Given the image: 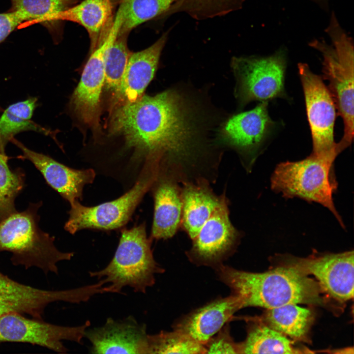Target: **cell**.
Returning <instances> with one entry per match:
<instances>
[{"label": "cell", "mask_w": 354, "mask_h": 354, "mask_svg": "<svg viewBox=\"0 0 354 354\" xmlns=\"http://www.w3.org/2000/svg\"><path fill=\"white\" fill-rule=\"evenodd\" d=\"M215 269L219 279L238 299L241 308L252 306L269 309L289 304L321 303L319 285L292 266L262 273L240 270L223 264Z\"/></svg>", "instance_id": "6da1fadb"}, {"label": "cell", "mask_w": 354, "mask_h": 354, "mask_svg": "<svg viewBox=\"0 0 354 354\" xmlns=\"http://www.w3.org/2000/svg\"><path fill=\"white\" fill-rule=\"evenodd\" d=\"M42 205V202L30 203L24 211H17L0 223V252L11 253L10 260L15 266L26 269L36 266L46 274H58L57 263L70 260L74 253L59 250L55 237L40 229L37 211Z\"/></svg>", "instance_id": "7a4b0ae2"}, {"label": "cell", "mask_w": 354, "mask_h": 354, "mask_svg": "<svg viewBox=\"0 0 354 354\" xmlns=\"http://www.w3.org/2000/svg\"><path fill=\"white\" fill-rule=\"evenodd\" d=\"M145 223L123 229L118 245L109 263L103 269L89 271V276L102 280L107 293H120L125 287L145 293L152 286L155 275L163 269L155 260Z\"/></svg>", "instance_id": "3957f363"}, {"label": "cell", "mask_w": 354, "mask_h": 354, "mask_svg": "<svg viewBox=\"0 0 354 354\" xmlns=\"http://www.w3.org/2000/svg\"><path fill=\"white\" fill-rule=\"evenodd\" d=\"M335 159L311 153L301 160L281 162L271 175V188L287 199L297 197L320 204L328 209L345 228L332 198L337 188L333 169Z\"/></svg>", "instance_id": "277c9868"}, {"label": "cell", "mask_w": 354, "mask_h": 354, "mask_svg": "<svg viewBox=\"0 0 354 354\" xmlns=\"http://www.w3.org/2000/svg\"><path fill=\"white\" fill-rule=\"evenodd\" d=\"M333 46L314 41L311 45L323 56V77L334 100L337 114L342 118L344 134L337 143L344 150L354 137V49L351 40L339 26L334 17L327 29Z\"/></svg>", "instance_id": "5b68a950"}, {"label": "cell", "mask_w": 354, "mask_h": 354, "mask_svg": "<svg viewBox=\"0 0 354 354\" xmlns=\"http://www.w3.org/2000/svg\"><path fill=\"white\" fill-rule=\"evenodd\" d=\"M158 169V162L147 160L134 185L116 200L93 206H84L79 201L70 204L65 230L74 234L85 229L111 230L122 228L150 189Z\"/></svg>", "instance_id": "8992f818"}, {"label": "cell", "mask_w": 354, "mask_h": 354, "mask_svg": "<svg viewBox=\"0 0 354 354\" xmlns=\"http://www.w3.org/2000/svg\"><path fill=\"white\" fill-rule=\"evenodd\" d=\"M231 67L236 80L235 94L240 107L253 101L287 97L284 51L266 57H234Z\"/></svg>", "instance_id": "52a82bcc"}, {"label": "cell", "mask_w": 354, "mask_h": 354, "mask_svg": "<svg viewBox=\"0 0 354 354\" xmlns=\"http://www.w3.org/2000/svg\"><path fill=\"white\" fill-rule=\"evenodd\" d=\"M313 143L312 153L336 159L340 151L334 138L336 108L321 76L306 63L298 64Z\"/></svg>", "instance_id": "ba28073f"}, {"label": "cell", "mask_w": 354, "mask_h": 354, "mask_svg": "<svg viewBox=\"0 0 354 354\" xmlns=\"http://www.w3.org/2000/svg\"><path fill=\"white\" fill-rule=\"evenodd\" d=\"M276 123L270 118L268 102L228 118L217 133V143L235 149L249 170L275 130Z\"/></svg>", "instance_id": "9c48e42d"}, {"label": "cell", "mask_w": 354, "mask_h": 354, "mask_svg": "<svg viewBox=\"0 0 354 354\" xmlns=\"http://www.w3.org/2000/svg\"><path fill=\"white\" fill-rule=\"evenodd\" d=\"M97 293L94 284L64 290L39 289L17 282L0 271V316L17 313L42 319L45 308L52 302L80 303Z\"/></svg>", "instance_id": "30bf717a"}, {"label": "cell", "mask_w": 354, "mask_h": 354, "mask_svg": "<svg viewBox=\"0 0 354 354\" xmlns=\"http://www.w3.org/2000/svg\"><path fill=\"white\" fill-rule=\"evenodd\" d=\"M89 321L74 326L50 324L43 319H30L22 314L12 313L0 316V344L4 342L30 343L64 353L67 349L62 341L81 344Z\"/></svg>", "instance_id": "8fae6325"}, {"label": "cell", "mask_w": 354, "mask_h": 354, "mask_svg": "<svg viewBox=\"0 0 354 354\" xmlns=\"http://www.w3.org/2000/svg\"><path fill=\"white\" fill-rule=\"evenodd\" d=\"M239 238V232L231 222L225 196L192 239L187 256L193 264L216 268L232 254Z\"/></svg>", "instance_id": "7c38bea8"}, {"label": "cell", "mask_w": 354, "mask_h": 354, "mask_svg": "<svg viewBox=\"0 0 354 354\" xmlns=\"http://www.w3.org/2000/svg\"><path fill=\"white\" fill-rule=\"evenodd\" d=\"M118 30L117 26L113 24L104 39L93 49L71 97L74 112L84 123L94 129L99 127L100 99L105 83V54Z\"/></svg>", "instance_id": "4fadbf2b"}, {"label": "cell", "mask_w": 354, "mask_h": 354, "mask_svg": "<svg viewBox=\"0 0 354 354\" xmlns=\"http://www.w3.org/2000/svg\"><path fill=\"white\" fill-rule=\"evenodd\" d=\"M353 251L292 260L291 266L312 274L322 289L334 299L346 301L354 297Z\"/></svg>", "instance_id": "5bb4252c"}, {"label": "cell", "mask_w": 354, "mask_h": 354, "mask_svg": "<svg viewBox=\"0 0 354 354\" xmlns=\"http://www.w3.org/2000/svg\"><path fill=\"white\" fill-rule=\"evenodd\" d=\"M146 325L132 316L122 320L107 319L100 326L87 328L84 337L92 354H149Z\"/></svg>", "instance_id": "9a60e30c"}, {"label": "cell", "mask_w": 354, "mask_h": 354, "mask_svg": "<svg viewBox=\"0 0 354 354\" xmlns=\"http://www.w3.org/2000/svg\"><path fill=\"white\" fill-rule=\"evenodd\" d=\"M180 179L172 170L159 166L150 189L154 200L151 237H173L180 226L182 214Z\"/></svg>", "instance_id": "2e32d148"}, {"label": "cell", "mask_w": 354, "mask_h": 354, "mask_svg": "<svg viewBox=\"0 0 354 354\" xmlns=\"http://www.w3.org/2000/svg\"><path fill=\"white\" fill-rule=\"evenodd\" d=\"M23 153L20 158L30 161L43 175L47 183L70 204L83 199L84 186L92 183L93 169H74L48 155L30 150L13 138L10 140Z\"/></svg>", "instance_id": "e0dca14e"}, {"label": "cell", "mask_w": 354, "mask_h": 354, "mask_svg": "<svg viewBox=\"0 0 354 354\" xmlns=\"http://www.w3.org/2000/svg\"><path fill=\"white\" fill-rule=\"evenodd\" d=\"M241 309L238 299L231 295L215 299L178 319L174 330L187 335L197 342L206 344Z\"/></svg>", "instance_id": "ac0fdd59"}, {"label": "cell", "mask_w": 354, "mask_h": 354, "mask_svg": "<svg viewBox=\"0 0 354 354\" xmlns=\"http://www.w3.org/2000/svg\"><path fill=\"white\" fill-rule=\"evenodd\" d=\"M168 32L153 44L140 51L131 52L118 88L115 91L121 105L132 103L143 95L157 69Z\"/></svg>", "instance_id": "d6986e66"}, {"label": "cell", "mask_w": 354, "mask_h": 354, "mask_svg": "<svg viewBox=\"0 0 354 354\" xmlns=\"http://www.w3.org/2000/svg\"><path fill=\"white\" fill-rule=\"evenodd\" d=\"M180 226L192 240L220 204L225 194L217 196L205 178L182 181Z\"/></svg>", "instance_id": "ffe728a7"}, {"label": "cell", "mask_w": 354, "mask_h": 354, "mask_svg": "<svg viewBox=\"0 0 354 354\" xmlns=\"http://www.w3.org/2000/svg\"><path fill=\"white\" fill-rule=\"evenodd\" d=\"M121 0H83L62 12L59 20L76 23L88 31L94 49L104 39L112 25L113 13Z\"/></svg>", "instance_id": "44dd1931"}, {"label": "cell", "mask_w": 354, "mask_h": 354, "mask_svg": "<svg viewBox=\"0 0 354 354\" xmlns=\"http://www.w3.org/2000/svg\"><path fill=\"white\" fill-rule=\"evenodd\" d=\"M177 0H121L114 18L118 34H126L133 29L167 12Z\"/></svg>", "instance_id": "7402d4cb"}, {"label": "cell", "mask_w": 354, "mask_h": 354, "mask_svg": "<svg viewBox=\"0 0 354 354\" xmlns=\"http://www.w3.org/2000/svg\"><path fill=\"white\" fill-rule=\"evenodd\" d=\"M37 105V99L30 97L7 107L0 117V150L5 153V147L14 136L21 132L33 130L48 134L47 130L31 120Z\"/></svg>", "instance_id": "603a6c76"}, {"label": "cell", "mask_w": 354, "mask_h": 354, "mask_svg": "<svg viewBox=\"0 0 354 354\" xmlns=\"http://www.w3.org/2000/svg\"><path fill=\"white\" fill-rule=\"evenodd\" d=\"M79 0H10V11L23 22H35L53 31L60 22V14Z\"/></svg>", "instance_id": "cb8c5ba5"}, {"label": "cell", "mask_w": 354, "mask_h": 354, "mask_svg": "<svg viewBox=\"0 0 354 354\" xmlns=\"http://www.w3.org/2000/svg\"><path fill=\"white\" fill-rule=\"evenodd\" d=\"M239 354H297L285 335L264 325L251 326L246 339L239 343Z\"/></svg>", "instance_id": "d4e9b609"}, {"label": "cell", "mask_w": 354, "mask_h": 354, "mask_svg": "<svg viewBox=\"0 0 354 354\" xmlns=\"http://www.w3.org/2000/svg\"><path fill=\"white\" fill-rule=\"evenodd\" d=\"M266 319L269 327L295 339L302 338L307 333L312 319L309 309L297 304H289L269 309Z\"/></svg>", "instance_id": "484cf974"}, {"label": "cell", "mask_w": 354, "mask_h": 354, "mask_svg": "<svg viewBox=\"0 0 354 354\" xmlns=\"http://www.w3.org/2000/svg\"><path fill=\"white\" fill-rule=\"evenodd\" d=\"M8 160V157L0 150V223L17 211L15 201L25 185L24 170L11 169Z\"/></svg>", "instance_id": "4316f807"}, {"label": "cell", "mask_w": 354, "mask_h": 354, "mask_svg": "<svg viewBox=\"0 0 354 354\" xmlns=\"http://www.w3.org/2000/svg\"><path fill=\"white\" fill-rule=\"evenodd\" d=\"M149 354H206L205 345L179 331H161L148 335Z\"/></svg>", "instance_id": "83f0119b"}, {"label": "cell", "mask_w": 354, "mask_h": 354, "mask_svg": "<svg viewBox=\"0 0 354 354\" xmlns=\"http://www.w3.org/2000/svg\"><path fill=\"white\" fill-rule=\"evenodd\" d=\"M128 34H117L107 48L104 56L105 83L116 91L118 88L130 52L128 48Z\"/></svg>", "instance_id": "f1b7e54d"}, {"label": "cell", "mask_w": 354, "mask_h": 354, "mask_svg": "<svg viewBox=\"0 0 354 354\" xmlns=\"http://www.w3.org/2000/svg\"><path fill=\"white\" fill-rule=\"evenodd\" d=\"M243 0H177L167 11H185L196 18L217 16L238 8Z\"/></svg>", "instance_id": "f546056e"}, {"label": "cell", "mask_w": 354, "mask_h": 354, "mask_svg": "<svg viewBox=\"0 0 354 354\" xmlns=\"http://www.w3.org/2000/svg\"><path fill=\"white\" fill-rule=\"evenodd\" d=\"M228 324L206 344V354H239V343L230 335Z\"/></svg>", "instance_id": "4dcf8cb0"}, {"label": "cell", "mask_w": 354, "mask_h": 354, "mask_svg": "<svg viewBox=\"0 0 354 354\" xmlns=\"http://www.w3.org/2000/svg\"><path fill=\"white\" fill-rule=\"evenodd\" d=\"M22 22L16 13L10 10L0 13V43L4 40Z\"/></svg>", "instance_id": "1f68e13d"}, {"label": "cell", "mask_w": 354, "mask_h": 354, "mask_svg": "<svg viewBox=\"0 0 354 354\" xmlns=\"http://www.w3.org/2000/svg\"><path fill=\"white\" fill-rule=\"evenodd\" d=\"M1 110H2V109H1V108L0 107V112H1Z\"/></svg>", "instance_id": "d6a6232c"}]
</instances>
